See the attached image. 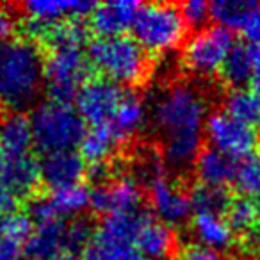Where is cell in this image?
<instances>
[{"instance_id":"1","label":"cell","mask_w":260,"mask_h":260,"mask_svg":"<svg viewBox=\"0 0 260 260\" xmlns=\"http://www.w3.org/2000/svg\"><path fill=\"white\" fill-rule=\"evenodd\" d=\"M152 125L162 145L182 141H202L209 116L207 98L198 87L185 82L168 84L150 96Z\"/></svg>"},{"instance_id":"2","label":"cell","mask_w":260,"mask_h":260,"mask_svg":"<svg viewBox=\"0 0 260 260\" xmlns=\"http://www.w3.org/2000/svg\"><path fill=\"white\" fill-rule=\"evenodd\" d=\"M45 84V59L34 41L13 38L0 43V104L23 112Z\"/></svg>"},{"instance_id":"3","label":"cell","mask_w":260,"mask_h":260,"mask_svg":"<svg viewBox=\"0 0 260 260\" xmlns=\"http://www.w3.org/2000/svg\"><path fill=\"white\" fill-rule=\"evenodd\" d=\"M87 57L102 79L118 86H139L150 75L148 54L134 38H96L87 45Z\"/></svg>"},{"instance_id":"4","label":"cell","mask_w":260,"mask_h":260,"mask_svg":"<svg viewBox=\"0 0 260 260\" xmlns=\"http://www.w3.org/2000/svg\"><path fill=\"white\" fill-rule=\"evenodd\" d=\"M32 143L43 155L73 152L86 134V123L72 104L47 100L30 114Z\"/></svg>"},{"instance_id":"5","label":"cell","mask_w":260,"mask_h":260,"mask_svg":"<svg viewBox=\"0 0 260 260\" xmlns=\"http://www.w3.org/2000/svg\"><path fill=\"white\" fill-rule=\"evenodd\" d=\"M134 40L145 52L162 55L184 43L187 25L177 4H143L132 27Z\"/></svg>"},{"instance_id":"6","label":"cell","mask_w":260,"mask_h":260,"mask_svg":"<svg viewBox=\"0 0 260 260\" xmlns=\"http://www.w3.org/2000/svg\"><path fill=\"white\" fill-rule=\"evenodd\" d=\"M93 66L84 47L50 48L45 57V87L48 100L72 104L79 89L91 80Z\"/></svg>"},{"instance_id":"7","label":"cell","mask_w":260,"mask_h":260,"mask_svg":"<svg viewBox=\"0 0 260 260\" xmlns=\"http://www.w3.org/2000/svg\"><path fill=\"white\" fill-rule=\"evenodd\" d=\"M234 45V36L224 27H203L185 41L182 62L189 73L209 79L221 72Z\"/></svg>"},{"instance_id":"8","label":"cell","mask_w":260,"mask_h":260,"mask_svg":"<svg viewBox=\"0 0 260 260\" xmlns=\"http://www.w3.org/2000/svg\"><path fill=\"white\" fill-rule=\"evenodd\" d=\"M203 134L210 148L224 153L234 160H242L253 155L258 146V134L255 130L237 121L224 111H216L207 116Z\"/></svg>"},{"instance_id":"9","label":"cell","mask_w":260,"mask_h":260,"mask_svg":"<svg viewBox=\"0 0 260 260\" xmlns=\"http://www.w3.org/2000/svg\"><path fill=\"white\" fill-rule=\"evenodd\" d=\"M125 91L107 79H91L79 89L75 109L84 123L91 126L107 125L112 121Z\"/></svg>"},{"instance_id":"10","label":"cell","mask_w":260,"mask_h":260,"mask_svg":"<svg viewBox=\"0 0 260 260\" xmlns=\"http://www.w3.org/2000/svg\"><path fill=\"white\" fill-rule=\"evenodd\" d=\"M143 185H139L132 177H114L104 184L94 185L89 191V207L96 214L134 212L143 209Z\"/></svg>"},{"instance_id":"11","label":"cell","mask_w":260,"mask_h":260,"mask_svg":"<svg viewBox=\"0 0 260 260\" xmlns=\"http://www.w3.org/2000/svg\"><path fill=\"white\" fill-rule=\"evenodd\" d=\"M150 205L155 214V219L168 226H178L185 223L192 212L191 196L178 184L168 177L153 182L150 185Z\"/></svg>"},{"instance_id":"12","label":"cell","mask_w":260,"mask_h":260,"mask_svg":"<svg viewBox=\"0 0 260 260\" xmlns=\"http://www.w3.org/2000/svg\"><path fill=\"white\" fill-rule=\"evenodd\" d=\"M141 6L143 4L132 0L96 4V8L89 15V30H93L98 38L125 36L126 30L134 27Z\"/></svg>"},{"instance_id":"13","label":"cell","mask_w":260,"mask_h":260,"mask_svg":"<svg viewBox=\"0 0 260 260\" xmlns=\"http://www.w3.org/2000/svg\"><path fill=\"white\" fill-rule=\"evenodd\" d=\"M96 2L91 0H30L22 6L27 20L41 23V25H54L64 20H80L89 16Z\"/></svg>"},{"instance_id":"14","label":"cell","mask_w":260,"mask_h":260,"mask_svg":"<svg viewBox=\"0 0 260 260\" xmlns=\"http://www.w3.org/2000/svg\"><path fill=\"white\" fill-rule=\"evenodd\" d=\"M41 168V182L55 191V189L72 187L79 185L80 178L86 175L87 164L80 157L79 152H61L43 155L40 160Z\"/></svg>"},{"instance_id":"15","label":"cell","mask_w":260,"mask_h":260,"mask_svg":"<svg viewBox=\"0 0 260 260\" xmlns=\"http://www.w3.org/2000/svg\"><path fill=\"white\" fill-rule=\"evenodd\" d=\"M0 184L15 192L20 200L34 194L38 185L41 184L40 160L30 153L20 157H4Z\"/></svg>"},{"instance_id":"16","label":"cell","mask_w":260,"mask_h":260,"mask_svg":"<svg viewBox=\"0 0 260 260\" xmlns=\"http://www.w3.org/2000/svg\"><path fill=\"white\" fill-rule=\"evenodd\" d=\"M66 224L62 219H54L34 226L32 235L23 246V255L29 260H52L66 249Z\"/></svg>"},{"instance_id":"17","label":"cell","mask_w":260,"mask_h":260,"mask_svg":"<svg viewBox=\"0 0 260 260\" xmlns=\"http://www.w3.org/2000/svg\"><path fill=\"white\" fill-rule=\"evenodd\" d=\"M136 248L146 260H168L177 251L173 228L148 216L136 239Z\"/></svg>"},{"instance_id":"18","label":"cell","mask_w":260,"mask_h":260,"mask_svg":"<svg viewBox=\"0 0 260 260\" xmlns=\"http://www.w3.org/2000/svg\"><path fill=\"white\" fill-rule=\"evenodd\" d=\"M194 171L202 185L224 189L235 180L237 162L217 150L205 148L200 152L198 159H196Z\"/></svg>"},{"instance_id":"19","label":"cell","mask_w":260,"mask_h":260,"mask_svg":"<svg viewBox=\"0 0 260 260\" xmlns=\"http://www.w3.org/2000/svg\"><path fill=\"white\" fill-rule=\"evenodd\" d=\"M192 234L203 248L224 251L234 244V232L224 216L212 212H194L191 221Z\"/></svg>"},{"instance_id":"20","label":"cell","mask_w":260,"mask_h":260,"mask_svg":"<svg viewBox=\"0 0 260 260\" xmlns=\"http://www.w3.org/2000/svg\"><path fill=\"white\" fill-rule=\"evenodd\" d=\"M32 128L23 112H11L0 121V153L4 157H20L30 153Z\"/></svg>"},{"instance_id":"21","label":"cell","mask_w":260,"mask_h":260,"mask_svg":"<svg viewBox=\"0 0 260 260\" xmlns=\"http://www.w3.org/2000/svg\"><path fill=\"white\" fill-rule=\"evenodd\" d=\"M123 146V141L118 138L111 123L100 126H91L86 130L82 141H80V157L86 160V164H104L112 159L118 148Z\"/></svg>"},{"instance_id":"22","label":"cell","mask_w":260,"mask_h":260,"mask_svg":"<svg viewBox=\"0 0 260 260\" xmlns=\"http://www.w3.org/2000/svg\"><path fill=\"white\" fill-rule=\"evenodd\" d=\"M146 116H148V109L143 98L136 93L125 91V96L111 121V126L123 141V145H126L143 128V125L146 123Z\"/></svg>"},{"instance_id":"23","label":"cell","mask_w":260,"mask_h":260,"mask_svg":"<svg viewBox=\"0 0 260 260\" xmlns=\"http://www.w3.org/2000/svg\"><path fill=\"white\" fill-rule=\"evenodd\" d=\"M255 66V47L246 43H235L221 68V79L232 89H242L244 84H249Z\"/></svg>"},{"instance_id":"24","label":"cell","mask_w":260,"mask_h":260,"mask_svg":"<svg viewBox=\"0 0 260 260\" xmlns=\"http://www.w3.org/2000/svg\"><path fill=\"white\" fill-rule=\"evenodd\" d=\"M224 112L255 132L260 130V98L249 89H232L224 98Z\"/></svg>"},{"instance_id":"25","label":"cell","mask_w":260,"mask_h":260,"mask_svg":"<svg viewBox=\"0 0 260 260\" xmlns=\"http://www.w3.org/2000/svg\"><path fill=\"white\" fill-rule=\"evenodd\" d=\"M82 260H146L134 244L112 241L94 232L91 242L82 251Z\"/></svg>"},{"instance_id":"26","label":"cell","mask_w":260,"mask_h":260,"mask_svg":"<svg viewBox=\"0 0 260 260\" xmlns=\"http://www.w3.org/2000/svg\"><path fill=\"white\" fill-rule=\"evenodd\" d=\"M48 205L52 207L57 217L79 216L89 207V191L84 185H72V187L55 189L47 196Z\"/></svg>"},{"instance_id":"27","label":"cell","mask_w":260,"mask_h":260,"mask_svg":"<svg viewBox=\"0 0 260 260\" xmlns=\"http://www.w3.org/2000/svg\"><path fill=\"white\" fill-rule=\"evenodd\" d=\"M224 219L230 224L234 235L244 237L258 224V210H256L255 200L242 194L232 198L230 205L224 212Z\"/></svg>"},{"instance_id":"28","label":"cell","mask_w":260,"mask_h":260,"mask_svg":"<svg viewBox=\"0 0 260 260\" xmlns=\"http://www.w3.org/2000/svg\"><path fill=\"white\" fill-rule=\"evenodd\" d=\"M255 2H244V0H216L210 4V18L216 25L224 27L226 30H241L248 13Z\"/></svg>"},{"instance_id":"29","label":"cell","mask_w":260,"mask_h":260,"mask_svg":"<svg viewBox=\"0 0 260 260\" xmlns=\"http://www.w3.org/2000/svg\"><path fill=\"white\" fill-rule=\"evenodd\" d=\"M191 196V205L194 212H212L224 216L228 205H230L232 196L226 192V189L219 187H209V185H194Z\"/></svg>"},{"instance_id":"30","label":"cell","mask_w":260,"mask_h":260,"mask_svg":"<svg viewBox=\"0 0 260 260\" xmlns=\"http://www.w3.org/2000/svg\"><path fill=\"white\" fill-rule=\"evenodd\" d=\"M235 185L242 196L248 198H258L260 196V153L242 159L237 164L235 173Z\"/></svg>"},{"instance_id":"31","label":"cell","mask_w":260,"mask_h":260,"mask_svg":"<svg viewBox=\"0 0 260 260\" xmlns=\"http://www.w3.org/2000/svg\"><path fill=\"white\" fill-rule=\"evenodd\" d=\"M32 232L34 223L27 216V212H18L16 210V212L0 217V234L9 237L11 241L18 242V244L25 246V242L29 241Z\"/></svg>"},{"instance_id":"32","label":"cell","mask_w":260,"mask_h":260,"mask_svg":"<svg viewBox=\"0 0 260 260\" xmlns=\"http://www.w3.org/2000/svg\"><path fill=\"white\" fill-rule=\"evenodd\" d=\"M94 235V226L87 217H75L66 224V249L77 253L86 249Z\"/></svg>"},{"instance_id":"33","label":"cell","mask_w":260,"mask_h":260,"mask_svg":"<svg viewBox=\"0 0 260 260\" xmlns=\"http://www.w3.org/2000/svg\"><path fill=\"white\" fill-rule=\"evenodd\" d=\"M180 8L182 18H184L185 25L194 27V29H203L205 22L210 18V4L203 2V0H189L184 2Z\"/></svg>"},{"instance_id":"34","label":"cell","mask_w":260,"mask_h":260,"mask_svg":"<svg viewBox=\"0 0 260 260\" xmlns=\"http://www.w3.org/2000/svg\"><path fill=\"white\" fill-rule=\"evenodd\" d=\"M241 32L249 41V45L260 47V4L255 2V6L251 8V11L248 13L244 23H242Z\"/></svg>"},{"instance_id":"35","label":"cell","mask_w":260,"mask_h":260,"mask_svg":"<svg viewBox=\"0 0 260 260\" xmlns=\"http://www.w3.org/2000/svg\"><path fill=\"white\" fill-rule=\"evenodd\" d=\"M16 32V18L9 8L0 6V43L13 40Z\"/></svg>"},{"instance_id":"36","label":"cell","mask_w":260,"mask_h":260,"mask_svg":"<svg viewBox=\"0 0 260 260\" xmlns=\"http://www.w3.org/2000/svg\"><path fill=\"white\" fill-rule=\"evenodd\" d=\"M180 260H223V256H221V253L214 251V249L203 248L200 244H192L182 251Z\"/></svg>"},{"instance_id":"37","label":"cell","mask_w":260,"mask_h":260,"mask_svg":"<svg viewBox=\"0 0 260 260\" xmlns=\"http://www.w3.org/2000/svg\"><path fill=\"white\" fill-rule=\"evenodd\" d=\"M23 246L0 234V260H20Z\"/></svg>"},{"instance_id":"38","label":"cell","mask_w":260,"mask_h":260,"mask_svg":"<svg viewBox=\"0 0 260 260\" xmlns=\"http://www.w3.org/2000/svg\"><path fill=\"white\" fill-rule=\"evenodd\" d=\"M20 203V198L15 194V192H11L8 187H4V185L0 184V217L8 216V214H13L16 212V207H18Z\"/></svg>"},{"instance_id":"39","label":"cell","mask_w":260,"mask_h":260,"mask_svg":"<svg viewBox=\"0 0 260 260\" xmlns=\"http://www.w3.org/2000/svg\"><path fill=\"white\" fill-rule=\"evenodd\" d=\"M249 91L260 98V47H255V66L249 79Z\"/></svg>"},{"instance_id":"40","label":"cell","mask_w":260,"mask_h":260,"mask_svg":"<svg viewBox=\"0 0 260 260\" xmlns=\"http://www.w3.org/2000/svg\"><path fill=\"white\" fill-rule=\"evenodd\" d=\"M52 260H82V258H80V256H77V253L62 251V253H59L57 256H54Z\"/></svg>"},{"instance_id":"41","label":"cell","mask_w":260,"mask_h":260,"mask_svg":"<svg viewBox=\"0 0 260 260\" xmlns=\"http://www.w3.org/2000/svg\"><path fill=\"white\" fill-rule=\"evenodd\" d=\"M255 203H256V210H258V223H260V196L255 198Z\"/></svg>"},{"instance_id":"42","label":"cell","mask_w":260,"mask_h":260,"mask_svg":"<svg viewBox=\"0 0 260 260\" xmlns=\"http://www.w3.org/2000/svg\"><path fill=\"white\" fill-rule=\"evenodd\" d=\"M2 166H4V155L0 153V171H2Z\"/></svg>"}]
</instances>
